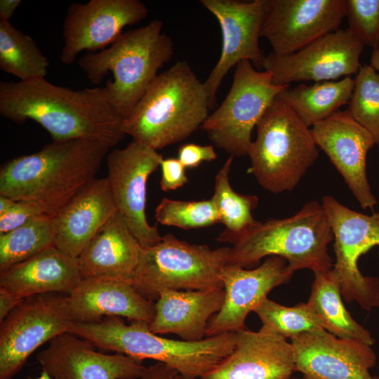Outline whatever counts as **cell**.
<instances>
[{"instance_id": "obj_29", "label": "cell", "mask_w": 379, "mask_h": 379, "mask_svg": "<svg viewBox=\"0 0 379 379\" xmlns=\"http://www.w3.org/2000/svg\"><path fill=\"white\" fill-rule=\"evenodd\" d=\"M233 158L230 156L218 171L211 197L219 213L220 223L225 227L216 240L225 243L257 222L253 218V211L257 208L259 201L255 195L240 194L232 189L230 173Z\"/></svg>"}, {"instance_id": "obj_40", "label": "cell", "mask_w": 379, "mask_h": 379, "mask_svg": "<svg viewBox=\"0 0 379 379\" xmlns=\"http://www.w3.org/2000/svg\"><path fill=\"white\" fill-rule=\"evenodd\" d=\"M24 299H20L8 289L0 287V322L3 321Z\"/></svg>"}, {"instance_id": "obj_34", "label": "cell", "mask_w": 379, "mask_h": 379, "mask_svg": "<svg viewBox=\"0 0 379 379\" xmlns=\"http://www.w3.org/2000/svg\"><path fill=\"white\" fill-rule=\"evenodd\" d=\"M154 218L163 225L183 230L206 227L220 222L211 199L181 201L164 198L155 208Z\"/></svg>"}, {"instance_id": "obj_18", "label": "cell", "mask_w": 379, "mask_h": 379, "mask_svg": "<svg viewBox=\"0 0 379 379\" xmlns=\"http://www.w3.org/2000/svg\"><path fill=\"white\" fill-rule=\"evenodd\" d=\"M293 273L286 260L279 256L267 257L253 270L226 265L220 274L225 290L223 304L210 319L206 338L246 328L248 314L272 289L290 280Z\"/></svg>"}, {"instance_id": "obj_4", "label": "cell", "mask_w": 379, "mask_h": 379, "mask_svg": "<svg viewBox=\"0 0 379 379\" xmlns=\"http://www.w3.org/2000/svg\"><path fill=\"white\" fill-rule=\"evenodd\" d=\"M69 333L104 350L142 361L153 359L181 375L201 379L212 371L234 350L236 332L207 337L199 341L169 339L155 334L148 323L126 324L117 317L93 323H74Z\"/></svg>"}, {"instance_id": "obj_9", "label": "cell", "mask_w": 379, "mask_h": 379, "mask_svg": "<svg viewBox=\"0 0 379 379\" xmlns=\"http://www.w3.org/2000/svg\"><path fill=\"white\" fill-rule=\"evenodd\" d=\"M288 86L274 84L270 72L256 69L251 61L243 60L236 66L223 102L201 128L230 156H246L253 128L274 100Z\"/></svg>"}, {"instance_id": "obj_28", "label": "cell", "mask_w": 379, "mask_h": 379, "mask_svg": "<svg viewBox=\"0 0 379 379\" xmlns=\"http://www.w3.org/2000/svg\"><path fill=\"white\" fill-rule=\"evenodd\" d=\"M354 86L352 77L311 85L302 83L294 88H286L278 98L310 128L349 102Z\"/></svg>"}, {"instance_id": "obj_11", "label": "cell", "mask_w": 379, "mask_h": 379, "mask_svg": "<svg viewBox=\"0 0 379 379\" xmlns=\"http://www.w3.org/2000/svg\"><path fill=\"white\" fill-rule=\"evenodd\" d=\"M74 323L67 295L24 299L0 322V379H12L38 347L69 333Z\"/></svg>"}, {"instance_id": "obj_45", "label": "cell", "mask_w": 379, "mask_h": 379, "mask_svg": "<svg viewBox=\"0 0 379 379\" xmlns=\"http://www.w3.org/2000/svg\"><path fill=\"white\" fill-rule=\"evenodd\" d=\"M180 379H198V378H190V377H186V376L181 375Z\"/></svg>"}, {"instance_id": "obj_17", "label": "cell", "mask_w": 379, "mask_h": 379, "mask_svg": "<svg viewBox=\"0 0 379 379\" xmlns=\"http://www.w3.org/2000/svg\"><path fill=\"white\" fill-rule=\"evenodd\" d=\"M316 145L341 175L360 206L373 210L378 201L366 173V157L375 145L373 135L350 113L338 111L311 127Z\"/></svg>"}, {"instance_id": "obj_25", "label": "cell", "mask_w": 379, "mask_h": 379, "mask_svg": "<svg viewBox=\"0 0 379 379\" xmlns=\"http://www.w3.org/2000/svg\"><path fill=\"white\" fill-rule=\"evenodd\" d=\"M224 288L205 291H164L154 302L149 329L155 334L173 333L186 341L206 338L210 319L223 304Z\"/></svg>"}, {"instance_id": "obj_26", "label": "cell", "mask_w": 379, "mask_h": 379, "mask_svg": "<svg viewBox=\"0 0 379 379\" xmlns=\"http://www.w3.org/2000/svg\"><path fill=\"white\" fill-rule=\"evenodd\" d=\"M142 248L117 211L78 258L82 278H109L131 282Z\"/></svg>"}, {"instance_id": "obj_35", "label": "cell", "mask_w": 379, "mask_h": 379, "mask_svg": "<svg viewBox=\"0 0 379 379\" xmlns=\"http://www.w3.org/2000/svg\"><path fill=\"white\" fill-rule=\"evenodd\" d=\"M348 29L364 44L379 48V0H345Z\"/></svg>"}, {"instance_id": "obj_5", "label": "cell", "mask_w": 379, "mask_h": 379, "mask_svg": "<svg viewBox=\"0 0 379 379\" xmlns=\"http://www.w3.org/2000/svg\"><path fill=\"white\" fill-rule=\"evenodd\" d=\"M333 239L321 203L307 202L294 215L281 219L257 221L231 238L229 265L246 267L270 256L285 259L293 272L310 270L328 272L333 260L328 246Z\"/></svg>"}, {"instance_id": "obj_23", "label": "cell", "mask_w": 379, "mask_h": 379, "mask_svg": "<svg viewBox=\"0 0 379 379\" xmlns=\"http://www.w3.org/2000/svg\"><path fill=\"white\" fill-rule=\"evenodd\" d=\"M74 323H93L107 317H125L150 324L155 306L131 281L109 278L83 279L67 295Z\"/></svg>"}, {"instance_id": "obj_37", "label": "cell", "mask_w": 379, "mask_h": 379, "mask_svg": "<svg viewBox=\"0 0 379 379\" xmlns=\"http://www.w3.org/2000/svg\"><path fill=\"white\" fill-rule=\"evenodd\" d=\"M160 168L161 176L159 185L163 191L175 190L188 182L186 168L178 158L163 159Z\"/></svg>"}, {"instance_id": "obj_16", "label": "cell", "mask_w": 379, "mask_h": 379, "mask_svg": "<svg viewBox=\"0 0 379 379\" xmlns=\"http://www.w3.org/2000/svg\"><path fill=\"white\" fill-rule=\"evenodd\" d=\"M218 20L222 34L220 58L204 81L212 106L227 72L243 60L262 69L265 57L259 46L265 0H201Z\"/></svg>"}, {"instance_id": "obj_21", "label": "cell", "mask_w": 379, "mask_h": 379, "mask_svg": "<svg viewBox=\"0 0 379 379\" xmlns=\"http://www.w3.org/2000/svg\"><path fill=\"white\" fill-rule=\"evenodd\" d=\"M294 371L291 342L262 325L236 332L233 351L201 379H291Z\"/></svg>"}, {"instance_id": "obj_6", "label": "cell", "mask_w": 379, "mask_h": 379, "mask_svg": "<svg viewBox=\"0 0 379 379\" xmlns=\"http://www.w3.org/2000/svg\"><path fill=\"white\" fill-rule=\"evenodd\" d=\"M162 29L161 20H152L144 26L124 32L101 51L86 53L77 60L93 84H100L109 72L112 74L113 80H108L105 87L124 119L174 53L173 42Z\"/></svg>"}, {"instance_id": "obj_1", "label": "cell", "mask_w": 379, "mask_h": 379, "mask_svg": "<svg viewBox=\"0 0 379 379\" xmlns=\"http://www.w3.org/2000/svg\"><path fill=\"white\" fill-rule=\"evenodd\" d=\"M0 114L17 124L33 120L52 141L84 139L113 147L125 137L124 119L105 87L73 90L45 78L0 82Z\"/></svg>"}, {"instance_id": "obj_27", "label": "cell", "mask_w": 379, "mask_h": 379, "mask_svg": "<svg viewBox=\"0 0 379 379\" xmlns=\"http://www.w3.org/2000/svg\"><path fill=\"white\" fill-rule=\"evenodd\" d=\"M324 330L335 336L357 340L370 345L375 343L371 333L352 317L346 309L340 286L332 269L314 273L311 293L307 302Z\"/></svg>"}, {"instance_id": "obj_39", "label": "cell", "mask_w": 379, "mask_h": 379, "mask_svg": "<svg viewBox=\"0 0 379 379\" xmlns=\"http://www.w3.org/2000/svg\"><path fill=\"white\" fill-rule=\"evenodd\" d=\"M181 375L170 366L157 362L147 367L140 379H180Z\"/></svg>"}, {"instance_id": "obj_43", "label": "cell", "mask_w": 379, "mask_h": 379, "mask_svg": "<svg viewBox=\"0 0 379 379\" xmlns=\"http://www.w3.org/2000/svg\"><path fill=\"white\" fill-rule=\"evenodd\" d=\"M370 65L379 73V48L373 50L371 56Z\"/></svg>"}, {"instance_id": "obj_31", "label": "cell", "mask_w": 379, "mask_h": 379, "mask_svg": "<svg viewBox=\"0 0 379 379\" xmlns=\"http://www.w3.org/2000/svg\"><path fill=\"white\" fill-rule=\"evenodd\" d=\"M53 246L51 216L33 218L10 232L0 234V272Z\"/></svg>"}, {"instance_id": "obj_10", "label": "cell", "mask_w": 379, "mask_h": 379, "mask_svg": "<svg viewBox=\"0 0 379 379\" xmlns=\"http://www.w3.org/2000/svg\"><path fill=\"white\" fill-rule=\"evenodd\" d=\"M321 205L333 233L335 261L332 271L343 298L348 303L356 302L365 310L379 307V279L364 276L358 266L362 255L379 246V211L364 214L331 195L322 198Z\"/></svg>"}, {"instance_id": "obj_33", "label": "cell", "mask_w": 379, "mask_h": 379, "mask_svg": "<svg viewBox=\"0 0 379 379\" xmlns=\"http://www.w3.org/2000/svg\"><path fill=\"white\" fill-rule=\"evenodd\" d=\"M347 111L379 146V73L370 65L360 67Z\"/></svg>"}, {"instance_id": "obj_32", "label": "cell", "mask_w": 379, "mask_h": 379, "mask_svg": "<svg viewBox=\"0 0 379 379\" xmlns=\"http://www.w3.org/2000/svg\"><path fill=\"white\" fill-rule=\"evenodd\" d=\"M262 325L290 340L299 335L324 329L313 310L307 302L288 307L267 298L253 311Z\"/></svg>"}, {"instance_id": "obj_19", "label": "cell", "mask_w": 379, "mask_h": 379, "mask_svg": "<svg viewBox=\"0 0 379 379\" xmlns=\"http://www.w3.org/2000/svg\"><path fill=\"white\" fill-rule=\"evenodd\" d=\"M295 371L305 379H379L370 370L377 361L371 345L340 338L324 329L291 339Z\"/></svg>"}, {"instance_id": "obj_3", "label": "cell", "mask_w": 379, "mask_h": 379, "mask_svg": "<svg viewBox=\"0 0 379 379\" xmlns=\"http://www.w3.org/2000/svg\"><path fill=\"white\" fill-rule=\"evenodd\" d=\"M211 107L204 86L186 61L158 74L131 114L125 135L158 150L190 136L208 117Z\"/></svg>"}, {"instance_id": "obj_24", "label": "cell", "mask_w": 379, "mask_h": 379, "mask_svg": "<svg viewBox=\"0 0 379 379\" xmlns=\"http://www.w3.org/2000/svg\"><path fill=\"white\" fill-rule=\"evenodd\" d=\"M82 279L78 258L54 246L0 272V287L20 299L46 293L69 295Z\"/></svg>"}, {"instance_id": "obj_41", "label": "cell", "mask_w": 379, "mask_h": 379, "mask_svg": "<svg viewBox=\"0 0 379 379\" xmlns=\"http://www.w3.org/2000/svg\"><path fill=\"white\" fill-rule=\"evenodd\" d=\"M21 3V0H1L0 21L9 22L10 18Z\"/></svg>"}, {"instance_id": "obj_7", "label": "cell", "mask_w": 379, "mask_h": 379, "mask_svg": "<svg viewBox=\"0 0 379 379\" xmlns=\"http://www.w3.org/2000/svg\"><path fill=\"white\" fill-rule=\"evenodd\" d=\"M248 156L252 174L265 190H293L319 157L311 128L277 97L256 126Z\"/></svg>"}, {"instance_id": "obj_20", "label": "cell", "mask_w": 379, "mask_h": 379, "mask_svg": "<svg viewBox=\"0 0 379 379\" xmlns=\"http://www.w3.org/2000/svg\"><path fill=\"white\" fill-rule=\"evenodd\" d=\"M89 341L70 333L52 339L36 360L53 379H137L147 367L142 361L121 353L95 351Z\"/></svg>"}, {"instance_id": "obj_14", "label": "cell", "mask_w": 379, "mask_h": 379, "mask_svg": "<svg viewBox=\"0 0 379 379\" xmlns=\"http://www.w3.org/2000/svg\"><path fill=\"white\" fill-rule=\"evenodd\" d=\"M345 13V0H265L260 37L290 54L338 29Z\"/></svg>"}, {"instance_id": "obj_30", "label": "cell", "mask_w": 379, "mask_h": 379, "mask_svg": "<svg viewBox=\"0 0 379 379\" xmlns=\"http://www.w3.org/2000/svg\"><path fill=\"white\" fill-rule=\"evenodd\" d=\"M49 66L32 36L0 21V69L20 79L45 78Z\"/></svg>"}, {"instance_id": "obj_22", "label": "cell", "mask_w": 379, "mask_h": 379, "mask_svg": "<svg viewBox=\"0 0 379 379\" xmlns=\"http://www.w3.org/2000/svg\"><path fill=\"white\" fill-rule=\"evenodd\" d=\"M117 211L107 178H95L51 217L53 246L78 258Z\"/></svg>"}, {"instance_id": "obj_12", "label": "cell", "mask_w": 379, "mask_h": 379, "mask_svg": "<svg viewBox=\"0 0 379 379\" xmlns=\"http://www.w3.org/2000/svg\"><path fill=\"white\" fill-rule=\"evenodd\" d=\"M163 159L157 150L133 140L106 157V178L117 211L142 248L162 239L157 225L148 222L145 207L147 180Z\"/></svg>"}, {"instance_id": "obj_44", "label": "cell", "mask_w": 379, "mask_h": 379, "mask_svg": "<svg viewBox=\"0 0 379 379\" xmlns=\"http://www.w3.org/2000/svg\"><path fill=\"white\" fill-rule=\"evenodd\" d=\"M30 379H53L51 376H50L46 372L42 371L39 376L35 378H30Z\"/></svg>"}, {"instance_id": "obj_42", "label": "cell", "mask_w": 379, "mask_h": 379, "mask_svg": "<svg viewBox=\"0 0 379 379\" xmlns=\"http://www.w3.org/2000/svg\"><path fill=\"white\" fill-rule=\"evenodd\" d=\"M15 201L5 196L0 195V216L6 214L14 205Z\"/></svg>"}, {"instance_id": "obj_2", "label": "cell", "mask_w": 379, "mask_h": 379, "mask_svg": "<svg viewBox=\"0 0 379 379\" xmlns=\"http://www.w3.org/2000/svg\"><path fill=\"white\" fill-rule=\"evenodd\" d=\"M111 147L96 141H52L5 162L0 195L32 203L54 215L95 178Z\"/></svg>"}, {"instance_id": "obj_15", "label": "cell", "mask_w": 379, "mask_h": 379, "mask_svg": "<svg viewBox=\"0 0 379 379\" xmlns=\"http://www.w3.org/2000/svg\"><path fill=\"white\" fill-rule=\"evenodd\" d=\"M147 13V7L140 0L72 3L62 25L60 60L72 65L82 51L106 48L123 33L126 26L140 22Z\"/></svg>"}, {"instance_id": "obj_46", "label": "cell", "mask_w": 379, "mask_h": 379, "mask_svg": "<svg viewBox=\"0 0 379 379\" xmlns=\"http://www.w3.org/2000/svg\"><path fill=\"white\" fill-rule=\"evenodd\" d=\"M291 379H305V378H291Z\"/></svg>"}, {"instance_id": "obj_8", "label": "cell", "mask_w": 379, "mask_h": 379, "mask_svg": "<svg viewBox=\"0 0 379 379\" xmlns=\"http://www.w3.org/2000/svg\"><path fill=\"white\" fill-rule=\"evenodd\" d=\"M230 251V247L211 249L167 234L157 244L142 248L131 283L152 302L164 291L223 288L220 274L228 264Z\"/></svg>"}, {"instance_id": "obj_13", "label": "cell", "mask_w": 379, "mask_h": 379, "mask_svg": "<svg viewBox=\"0 0 379 379\" xmlns=\"http://www.w3.org/2000/svg\"><path fill=\"white\" fill-rule=\"evenodd\" d=\"M364 44L347 29L327 34L299 51L286 55L270 52L262 69L274 84L290 86L297 81L321 82L356 74Z\"/></svg>"}, {"instance_id": "obj_36", "label": "cell", "mask_w": 379, "mask_h": 379, "mask_svg": "<svg viewBox=\"0 0 379 379\" xmlns=\"http://www.w3.org/2000/svg\"><path fill=\"white\" fill-rule=\"evenodd\" d=\"M46 215L35 204L15 201L13 207L4 215L0 216V234L15 230L36 217Z\"/></svg>"}, {"instance_id": "obj_38", "label": "cell", "mask_w": 379, "mask_h": 379, "mask_svg": "<svg viewBox=\"0 0 379 379\" xmlns=\"http://www.w3.org/2000/svg\"><path fill=\"white\" fill-rule=\"evenodd\" d=\"M217 158L213 145H201L196 143H185L178 150V159L185 168L198 167L204 161L211 162Z\"/></svg>"}]
</instances>
